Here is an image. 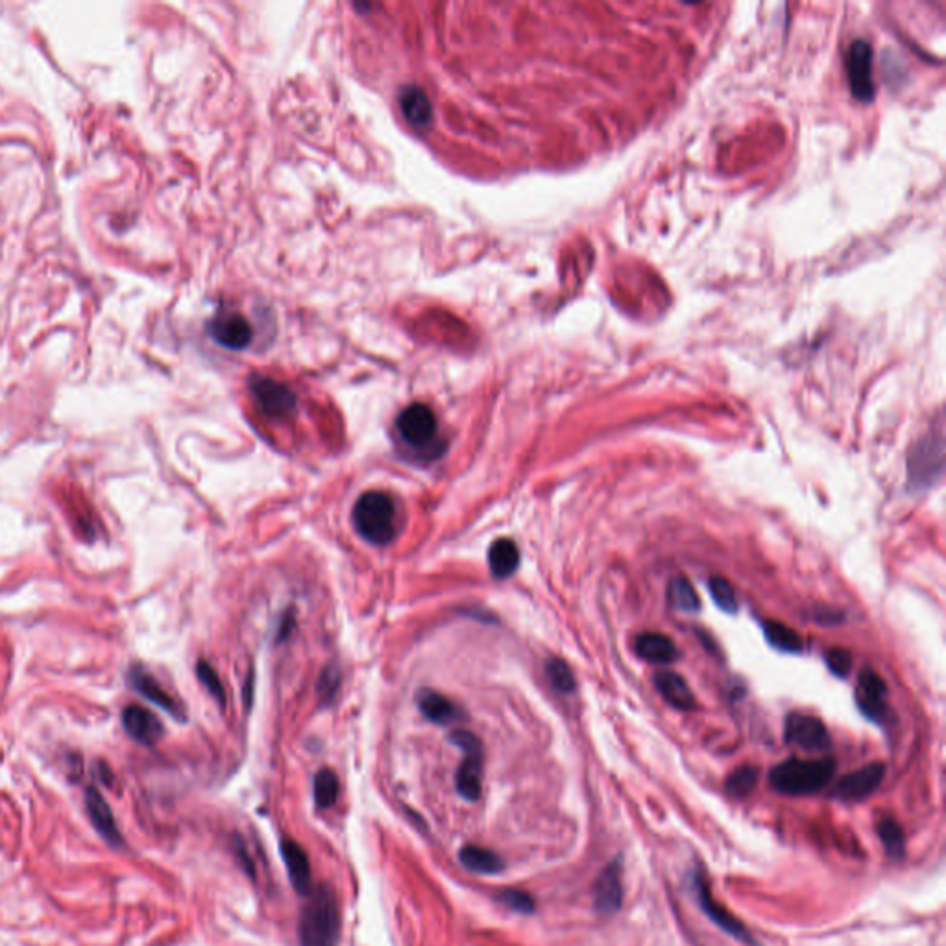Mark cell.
Here are the masks:
<instances>
[{
    "label": "cell",
    "mask_w": 946,
    "mask_h": 946,
    "mask_svg": "<svg viewBox=\"0 0 946 946\" xmlns=\"http://www.w3.org/2000/svg\"><path fill=\"white\" fill-rule=\"evenodd\" d=\"M302 910L300 945L337 946L340 939L339 900L328 886L315 887Z\"/></svg>",
    "instance_id": "obj_1"
},
{
    "label": "cell",
    "mask_w": 946,
    "mask_h": 946,
    "mask_svg": "<svg viewBox=\"0 0 946 946\" xmlns=\"http://www.w3.org/2000/svg\"><path fill=\"white\" fill-rule=\"evenodd\" d=\"M357 533L372 546H387L396 536V505L385 492H366L352 514Z\"/></svg>",
    "instance_id": "obj_2"
},
{
    "label": "cell",
    "mask_w": 946,
    "mask_h": 946,
    "mask_svg": "<svg viewBox=\"0 0 946 946\" xmlns=\"http://www.w3.org/2000/svg\"><path fill=\"white\" fill-rule=\"evenodd\" d=\"M836 764L830 758L799 760L791 758L771 771V786L784 795H812L825 788L834 777Z\"/></svg>",
    "instance_id": "obj_3"
},
{
    "label": "cell",
    "mask_w": 946,
    "mask_h": 946,
    "mask_svg": "<svg viewBox=\"0 0 946 946\" xmlns=\"http://www.w3.org/2000/svg\"><path fill=\"white\" fill-rule=\"evenodd\" d=\"M945 444L939 435H926L910 451L908 475L911 488L926 490L943 477Z\"/></svg>",
    "instance_id": "obj_4"
},
{
    "label": "cell",
    "mask_w": 946,
    "mask_h": 946,
    "mask_svg": "<svg viewBox=\"0 0 946 946\" xmlns=\"http://www.w3.org/2000/svg\"><path fill=\"white\" fill-rule=\"evenodd\" d=\"M451 741L464 751V760L457 771V791L462 799L475 802L481 797L483 788V745L481 740L468 730H455Z\"/></svg>",
    "instance_id": "obj_5"
},
{
    "label": "cell",
    "mask_w": 946,
    "mask_h": 946,
    "mask_svg": "<svg viewBox=\"0 0 946 946\" xmlns=\"http://www.w3.org/2000/svg\"><path fill=\"white\" fill-rule=\"evenodd\" d=\"M396 425L401 438L413 448L429 446L437 435V416L424 403H413L403 409Z\"/></svg>",
    "instance_id": "obj_6"
},
{
    "label": "cell",
    "mask_w": 946,
    "mask_h": 946,
    "mask_svg": "<svg viewBox=\"0 0 946 946\" xmlns=\"http://www.w3.org/2000/svg\"><path fill=\"white\" fill-rule=\"evenodd\" d=\"M847 73L852 95L862 102H871L874 98L873 49L867 41L858 39L850 45Z\"/></svg>",
    "instance_id": "obj_7"
},
{
    "label": "cell",
    "mask_w": 946,
    "mask_h": 946,
    "mask_svg": "<svg viewBox=\"0 0 946 946\" xmlns=\"http://www.w3.org/2000/svg\"><path fill=\"white\" fill-rule=\"evenodd\" d=\"M786 741L802 751L821 752L830 747V734L825 723L806 714H791L786 721Z\"/></svg>",
    "instance_id": "obj_8"
},
{
    "label": "cell",
    "mask_w": 946,
    "mask_h": 946,
    "mask_svg": "<svg viewBox=\"0 0 946 946\" xmlns=\"http://www.w3.org/2000/svg\"><path fill=\"white\" fill-rule=\"evenodd\" d=\"M254 398L259 403L261 411L270 418H289L296 409V396L289 387L272 381L267 377H257L252 383Z\"/></svg>",
    "instance_id": "obj_9"
},
{
    "label": "cell",
    "mask_w": 946,
    "mask_h": 946,
    "mask_svg": "<svg viewBox=\"0 0 946 946\" xmlns=\"http://www.w3.org/2000/svg\"><path fill=\"white\" fill-rule=\"evenodd\" d=\"M884 775H886L884 764L865 765L862 769L843 778L834 789V795L843 801H863L878 789L884 780Z\"/></svg>",
    "instance_id": "obj_10"
},
{
    "label": "cell",
    "mask_w": 946,
    "mask_h": 946,
    "mask_svg": "<svg viewBox=\"0 0 946 946\" xmlns=\"http://www.w3.org/2000/svg\"><path fill=\"white\" fill-rule=\"evenodd\" d=\"M128 682H130V686L134 688L135 692L143 695L150 703L158 704L159 708H163L174 719H180V721L185 719V710H183L182 704L178 703L174 697H170L169 693L161 688L158 680L154 679L145 668H141V666L130 668Z\"/></svg>",
    "instance_id": "obj_11"
},
{
    "label": "cell",
    "mask_w": 946,
    "mask_h": 946,
    "mask_svg": "<svg viewBox=\"0 0 946 946\" xmlns=\"http://www.w3.org/2000/svg\"><path fill=\"white\" fill-rule=\"evenodd\" d=\"M122 727L128 732V736L132 740L141 743V745H146V747L156 745L163 736L161 721L152 712H148L146 708L139 706V704H130V706L124 708Z\"/></svg>",
    "instance_id": "obj_12"
},
{
    "label": "cell",
    "mask_w": 946,
    "mask_h": 946,
    "mask_svg": "<svg viewBox=\"0 0 946 946\" xmlns=\"http://www.w3.org/2000/svg\"><path fill=\"white\" fill-rule=\"evenodd\" d=\"M695 889H697L699 904H701V908L708 915L710 921L719 926L725 934L732 935L734 939L752 945V937L747 932V928L741 922L736 921L725 908H721L719 904H716V900L710 893V887L706 886L703 876H699V874L695 876Z\"/></svg>",
    "instance_id": "obj_13"
},
{
    "label": "cell",
    "mask_w": 946,
    "mask_h": 946,
    "mask_svg": "<svg viewBox=\"0 0 946 946\" xmlns=\"http://www.w3.org/2000/svg\"><path fill=\"white\" fill-rule=\"evenodd\" d=\"M886 695L887 686L882 677L876 675L871 669H865L860 677V688L856 693V699L863 714L876 723L884 721L887 714Z\"/></svg>",
    "instance_id": "obj_14"
},
{
    "label": "cell",
    "mask_w": 946,
    "mask_h": 946,
    "mask_svg": "<svg viewBox=\"0 0 946 946\" xmlns=\"http://www.w3.org/2000/svg\"><path fill=\"white\" fill-rule=\"evenodd\" d=\"M281 856L283 862L287 865L289 871V880L292 887L300 895H309L315 886H313V874H311V863L305 854V850L292 839H283L281 841Z\"/></svg>",
    "instance_id": "obj_15"
},
{
    "label": "cell",
    "mask_w": 946,
    "mask_h": 946,
    "mask_svg": "<svg viewBox=\"0 0 946 946\" xmlns=\"http://www.w3.org/2000/svg\"><path fill=\"white\" fill-rule=\"evenodd\" d=\"M211 337L230 350H243L252 340V328L243 316L235 313L220 315L209 326Z\"/></svg>",
    "instance_id": "obj_16"
},
{
    "label": "cell",
    "mask_w": 946,
    "mask_h": 946,
    "mask_svg": "<svg viewBox=\"0 0 946 946\" xmlns=\"http://www.w3.org/2000/svg\"><path fill=\"white\" fill-rule=\"evenodd\" d=\"M595 908L599 913H616L623 902V886H621V867L619 862L610 863L595 882Z\"/></svg>",
    "instance_id": "obj_17"
},
{
    "label": "cell",
    "mask_w": 946,
    "mask_h": 946,
    "mask_svg": "<svg viewBox=\"0 0 946 946\" xmlns=\"http://www.w3.org/2000/svg\"><path fill=\"white\" fill-rule=\"evenodd\" d=\"M85 806H87L89 819H91V823L95 826L98 834L104 837L113 847L121 845V832L117 828L113 812H111L108 802L102 799V795L98 793L97 789L89 788L85 791Z\"/></svg>",
    "instance_id": "obj_18"
},
{
    "label": "cell",
    "mask_w": 946,
    "mask_h": 946,
    "mask_svg": "<svg viewBox=\"0 0 946 946\" xmlns=\"http://www.w3.org/2000/svg\"><path fill=\"white\" fill-rule=\"evenodd\" d=\"M634 649H636V653L640 658L651 662V664H658V666L671 664L679 656L675 643L671 642L668 636L658 634V632H643V634H640L634 642Z\"/></svg>",
    "instance_id": "obj_19"
},
{
    "label": "cell",
    "mask_w": 946,
    "mask_h": 946,
    "mask_svg": "<svg viewBox=\"0 0 946 946\" xmlns=\"http://www.w3.org/2000/svg\"><path fill=\"white\" fill-rule=\"evenodd\" d=\"M655 686L658 693L668 701L673 708L677 710H693L695 708V697H693L690 686L686 680L682 679L673 671H660L656 673Z\"/></svg>",
    "instance_id": "obj_20"
},
{
    "label": "cell",
    "mask_w": 946,
    "mask_h": 946,
    "mask_svg": "<svg viewBox=\"0 0 946 946\" xmlns=\"http://www.w3.org/2000/svg\"><path fill=\"white\" fill-rule=\"evenodd\" d=\"M520 564L518 546L509 538H499L488 549V566L496 579H507Z\"/></svg>",
    "instance_id": "obj_21"
},
{
    "label": "cell",
    "mask_w": 946,
    "mask_h": 946,
    "mask_svg": "<svg viewBox=\"0 0 946 946\" xmlns=\"http://www.w3.org/2000/svg\"><path fill=\"white\" fill-rule=\"evenodd\" d=\"M416 703H418L420 712H422L429 721H433V723H437V725H448V723H451L453 719H457V716H459V710L455 708V704L451 703L449 699H446L444 695L433 692V690H422V692L418 693Z\"/></svg>",
    "instance_id": "obj_22"
},
{
    "label": "cell",
    "mask_w": 946,
    "mask_h": 946,
    "mask_svg": "<svg viewBox=\"0 0 946 946\" xmlns=\"http://www.w3.org/2000/svg\"><path fill=\"white\" fill-rule=\"evenodd\" d=\"M459 858L462 865L472 873L498 874L505 869V862L496 852L475 845H464L459 852Z\"/></svg>",
    "instance_id": "obj_23"
},
{
    "label": "cell",
    "mask_w": 946,
    "mask_h": 946,
    "mask_svg": "<svg viewBox=\"0 0 946 946\" xmlns=\"http://www.w3.org/2000/svg\"><path fill=\"white\" fill-rule=\"evenodd\" d=\"M401 111L405 119L414 124V126H425L431 121L433 110L429 106V100L424 93L416 87H409L401 95Z\"/></svg>",
    "instance_id": "obj_24"
},
{
    "label": "cell",
    "mask_w": 946,
    "mask_h": 946,
    "mask_svg": "<svg viewBox=\"0 0 946 946\" xmlns=\"http://www.w3.org/2000/svg\"><path fill=\"white\" fill-rule=\"evenodd\" d=\"M765 638L778 651L784 653H799L802 651V638L784 623L767 621L764 625Z\"/></svg>",
    "instance_id": "obj_25"
},
{
    "label": "cell",
    "mask_w": 946,
    "mask_h": 946,
    "mask_svg": "<svg viewBox=\"0 0 946 946\" xmlns=\"http://www.w3.org/2000/svg\"><path fill=\"white\" fill-rule=\"evenodd\" d=\"M313 793H315L316 808H320V810H326V808H329V806H333L335 801L339 799V778H337V775H335L331 769H322V771H318L315 777Z\"/></svg>",
    "instance_id": "obj_26"
},
{
    "label": "cell",
    "mask_w": 946,
    "mask_h": 946,
    "mask_svg": "<svg viewBox=\"0 0 946 946\" xmlns=\"http://www.w3.org/2000/svg\"><path fill=\"white\" fill-rule=\"evenodd\" d=\"M669 603L673 607L680 610V612H688V614H693L701 608V601L699 597L695 594L692 584L688 583L686 579H673L671 584H669L668 590Z\"/></svg>",
    "instance_id": "obj_27"
},
{
    "label": "cell",
    "mask_w": 946,
    "mask_h": 946,
    "mask_svg": "<svg viewBox=\"0 0 946 946\" xmlns=\"http://www.w3.org/2000/svg\"><path fill=\"white\" fill-rule=\"evenodd\" d=\"M878 834H880V839L886 847V852L893 858V860H900L906 852V837H904V830L902 826L898 825L895 819L891 817H886L884 821H880L878 825Z\"/></svg>",
    "instance_id": "obj_28"
},
{
    "label": "cell",
    "mask_w": 946,
    "mask_h": 946,
    "mask_svg": "<svg viewBox=\"0 0 946 946\" xmlns=\"http://www.w3.org/2000/svg\"><path fill=\"white\" fill-rule=\"evenodd\" d=\"M546 675L551 686L560 693H573L575 692V677L571 673L570 666L564 662V660H558V658H551L547 662L546 666Z\"/></svg>",
    "instance_id": "obj_29"
},
{
    "label": "cell",
    "mask_w": 946,
    "mask_h": 946,
    "mask_svg": "<svg viewBox=\"0 0 946 946\" xmlns=\"http://www.w3.org/2000/svg\"><path fill=\"white\" fill-rule=\"evenodd\" d=\"M708 590L710 594L714 597V603L717 607L721 608L723 612L727 614H736L738 612V599H736V592L734 588L730 586L728 581L721 579V577H712L708 581Z\"/></svg>",
    "instance_id": "obj_30"
},
{
    "label": "cell",
    "mask_w": 946,
    "mask_h": 946,
    "mask_svg": "<svg viewBox=\"0 0 946 946\" xmlns=\"http://www.w3.org/2000/svg\"><path fill=\"white\" fill-rule=\"evenodd\" d=\"M758 782V771L752 767H740L736 769L727 780V791L732 797L743 799L751 793Z\"/></svg>",
    "instance_id": "obj_31"
},
{
    "label": "cell",
    "mask_w": 946,
    "mask_h": 946,
    "mask_svg": "<svg viewBox=\"0 0 946 946\" xmlns=\"http://www.w3.org/2000/svg\"><path fill=\"white\" fill-rule=\"evenodd\" d=\"M196 675L200 682L206 686L207 692L211 693V697L217 699V703L224 704L226 703V693H224V686L220 682L219 675L217 671L211 668L207 662H198L196 666Z\"/></svg>",
    "instance_id": "obj_32"
},
{
    "label": "cell",
    "mask_w": 946,
    "mask_h": 946,
    "mask_svg": "<svg viewBox=\"0 0 946 946\" xmlns=\"http://www.w3.org/2000/svg\"><path fill=\"white\" fill-rule=\"evenodd\" d=\"M499 900L509 906L514 911H520V913H533L534 911V900L531 898V895H527L525 891H520V889H507L503 893H499Z\"/></svg>",
    "instance_id": "obj_33"
},
{
    "label": "cell",
    "mask_w": 946,
    "mask_h": 946,
    "mask_svg": "<svg viewBox=\"0 0 946 946\" xmlns=\"http://www.w3.org/2000/svg\"><path fill=\"white\" fill-rule=\"evenodd\" d=\"M826 666L837 675V677H847L852 669V656L845 649H830L825 655Z\"/></svg>",
    "instance_id": "obj_34"
},
{
    "label": "cell",
    "mask_w": 946,
    "mask_h": 946,
    "mask_svg": "<svg viewBox=\"0 0 946 946\" xmlns=\"http://www.w3.org/2000/svg\"><path fill=\"white\" fill-rule=\"evenodd\" d=\"M339 688V673L337 671H324L322 679L318 682V693L322 697V701H331L333 695L337 692Z\"/></svg>",
    "instance_id": "obj_35"
}]
</instances>
